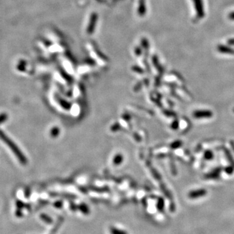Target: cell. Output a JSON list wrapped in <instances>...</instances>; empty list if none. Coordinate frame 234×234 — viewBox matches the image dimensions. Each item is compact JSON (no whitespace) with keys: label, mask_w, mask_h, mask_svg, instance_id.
<instances>
[{"label":"cell","mask_w":234,"mask_h":234,"mask_svg":"<svg viewBox=\"0 0 234 234\" xmlns=\"http://www.w3.org/2000/svg\"><path fill=\"white\" fill-rule=\"evenodd\" d=\"M0 139H1L5 144H7V146L11 149L12 152H13L14 154L18 159V161L20 162V163H22V165L27 164V159L26 158V157H25L24 153L22 152L20 148H19L18 146L17 145V144H15L13 140L11 139L10 138H9L7 135L1 130H0Z\"/></svg>","instance_id":"6da1fadb"},{"label":"cell","mask_w":234,"mask_h":234,"mask_svg":"<svg viewBox=\"0 0 234 234\" xmlns=\"http://www.w3.org/2000/svg\"><path fill=\"white\" fill-rule=\"evenodd\" d=\"M40 219L44 221V222H45L47 224H51L53 222V220H52V218H51L50 216L47 215L46 214L42 213L40 215Z\"/></svg>","instance_id":"7a4b0ae2"},{"label":"cell","mask_w":234,"mask_h":234,"mask_svg":"<svg viewBox=\"0 0 234 234\" xmlns=\"http://www.w3.org/2000/svg\"><path fill=\"white\" fill-rule=\"evenodd\" d=\"M110 232L111 234H128L126 231L118 229L114 226L110 227Z\"/></svg>","instance_id":"3957f363"},{"label":"cell","mask_w":234,"mask_h":234,"mask_svg":"<svg viewBox=\"0 0 234 234\" xmlns=\"http://www.w3.org/2000/svg\"><path fill=\"white\" fill-rule=\"evenodd\" d=\"M205 191H195V192H193V193H191L189 194V197L192 198H197V197H199L201 196H204L205 194Z\"/></svg>","instance_id":"277c9868"},{"label":"cell","mask_w":234,"mask_h":234,"mask_svg":"<svg viewBox=\"0 0 234 234\" xmlns=\"http://www.w3.org/2000/svg\"><path fill=\"white\" fill-rule=\"evenodd\" d=\"M8 119V115L7 113H3L1 114H0V125L2 123L5 122V121H7Z\"/></svg>","instance_id":"5b68a950"},{"label":"cell","mask_w":234,"mask_h":234,"mask_svg":"<svg viewBox=\"0 0 234 234\" xmlns=\"http://www.w3.org/2000/svg\"><path fill=\"white\" fill-rule=\"evenodd\" d=\"M16 205H17V209H20V210H22L23 208L25 207V204L21 200H17Z\"/></svg>","instance_id":"8992f818"},{"label":"cell","mask_w":234,"mask_h":234,"mask_svg":"<svg viewBox=\"0 0 234 234\" xmlns=\"http://www.w3.org/2000/svg\"><path fill=\"white\" fill-rule=\"evenodd\" d=\"M16 216L17 217H22L23 216V213H22V210L20 209H17V210L16 211V213H15Z\"/></svg>","instance_id":"52a82bcc"},{"label":"cell","mask_w":234,"mask_h":234,"mask_svg":"<svg viewBox=\"0 0 234 234\" xmlns=\"http://www.w3.org/2000/svg\"><path fill=\"white\" fill-rule=\"evenodd\" d=\"M24 195L25 198H29L30 196V189H25V192H24Z\"/></svg>","instance_id":"ba28073f"}]
</instances>
